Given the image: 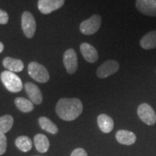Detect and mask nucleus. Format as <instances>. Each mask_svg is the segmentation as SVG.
<instances>
[{
    "mask_svg": "<svg viewBox=\"0 0 156 156\" xmlns=\"http://www.w3.org/2000/svg\"><path fill=\"white\" fill-rule=\"evenodd\" d=\"M9 21V15L7 12L0 9V24L5 25Z\"/></svg>",
    "mask_w": 156,
    "mask_h": 156,
    "instance_id": "5701e85b",
    "label": "nucleus"
},
{
    "mask_svg": "<svg viewBox=\"0 0 156 156\" xmlns=\"http://www.w3.org/2000/svg\"><path fill=\"white\" fill-rule=\"evenodd\" d=\"M39 125L43 129L48 133L56 134L58 132V128L54 123L51 121L47 117L41 116L38 119Z\"/></svg>",
    "mask_w": 156,
    "mask_h": 156,
    "instance_id": "a211bd4d",
    "label": "nucleus"
},
{
    "mask_svg": "<svg viewBox=\"0 0 156 156\" xmlns=\"http://www.w3.org/2000/svg\"><path fill=\"white\" fill-rule=\"evenodd\" d=\"M34 144L37 151L41 153L47 152L50 145L47 136L43 134H38L34 136Z\"/></svg>",
    "mask_w": 156,
    "mask_h": 156,
    "instance_id": "f3484780",
    "label": "nucleus"
},
{
    "mask_svg": "<svg viewBox=\"0 0 156 156\" xmlns=\"http://www.w3.org/2000/svg\"><path fill=\"white\" fill-rule=\"evenodd\" d=\"M71 156H87V154L83 148H76L73 151Z\"/></svg>",
    "mask_w": 156,
    "mask_h": 156,
    "instance_id": "b1692460",
    "label": "nucleus"
},
{
    "mask_svg": "<svg viewBox=\"0 0 156 156\" xmlns=\"http://www.w3.org/2000/svg\"><path fill=\"white\" fill-rule=\"evenodd\" d=\"M80 52L89 63H95L98 59V53L96 48L87 43H83L80 45Z\"/></svg>",
    "mask_w": 156,
    "mask_h": 156,
    "instance_id": "f8f14e48",
    "label": "nucleus"
},
{
    "mask_svg": "<svg viewBox=\"0 0 156 156\" xmlns=\"http://www.w3.org/2000/svg\"><path fill=\"white\" fill-rule=\"evenodd\" d=\"M14 119L11 115H4L0 117V134H6L11 129Z\"/></svg>",
    "mask_w": 156,
    "mask_h": 156,
    "instance_id": "412c9836",
    "label": "nucleus"
},
{
    "mask_svg": "<svg viewBox=\"0 0 156 156\" xmlns=\"http://www.w3.org/2000/svg\"><path fill=\"white\" fill-rule=\"evenodd\" d=\"M35 156H38V155H35Z\"/></svg>",
    "mask_w": 156,
    "mask_h": 156,
    "instance_id": "a878e982",
    "label": "nucleus"
},
{
    "mask_svg": "<svg viewBox=\"0 0 156 156\" xmlns=\"http://www.w3.org/2000/svg\"><path fill=\"white\" fill-rule=\"evenodd\" d=\"M7 137L5 134H0V155L5 153L7 150Z\"/></svg>",
    "mask_w": 156,
    "mask_h": 156,
    "instance_id": "4be33fe9",
    "label": "nucleus"
},
{
    "mask_svg": "<svg viewBox=\"0 0 156 156\" xmlns=\"http://www.w3.org/2000/svg\"><path fill=\"white\" fill-rule=\"evenodd\" d=\"M135 7L145 16L156 17V0H136Z\"/></svg>",
    "mask_w": 156,
    "mask_h": 156,
    "instance_id": "1a4fd4ad",
    "label": "nucleus"
},
{
    "mask_svg": "<svg viewBox=\"0 0 156 156\" xmlns=\"http://www.w3.org/2000/svg\"><path fill=\"white\" fill-rule=\"evenodd\" d=\"M15 103L20 112L24 113H29L34 109L32 101H29L24 98H17L15 100Z\"/></svg>",
    "mask_w": 156,
    "mask_h": 156,
    "instance_id": "6ab92c4d",
    "label": "nucleus"
},
{
    "mask_svg": "<svg viewBox=\"0 0 156 156\" xmlns=\"http://www.w3.org/2000/svg\"><path fill=\"white\" fill-rule=\"evenodd\" d=\"M1 80L9 92L18 93L23 89L21 79L16 74L10 71H4L1 73Z\"/></svg>",
    "mask_w": 156,
    "mask_h": 156,
    "instance_id": "f03ea898",
    "label": "nucleus"
},
{
    "mask_svg": "<svg viewBox=\"0 0 156 156\" xmlns=\"http://www.w3.org/2000/svg\"><path fill=\"white\" fill-rule=\"evenodd\" d=\"M119 69V64L115 60H108L98 68L96 75L100 79H104L114 75Z\"/></svg>",
    "mask_w": 156,
    "mask_h": 156,
    "instance_id": "0eeeda50",
    "label": "nucleus"
},
{
    "mask_svg": "<svg viewBox=\"0 0 156 156\" xmlns=\"http://www.w3.org/2000/svg\"><path fill=\"white\" fill-rule=\"evenodd\" d=\"M25 89L30 101L36 105H39L43 101V95L39 87L34 83L28 82L25 84Z\"/></svg>",
    "mask_w": 156,
    "mask_h": 156,
    "instance_id": "9b49d317",
    "label": "nucleus"
},
{
    "mask_svg": "<svg viewBox=\"0 0 156 156\" xmlns=\"http://www.w3.org/2000/svg\"><path fill=\"white\" fill-rule=\"evenodd\" d=\"M83 105L80 99L61 98L56 106V112L60 119L64 121H73L82 114Z\"/></svg>",
    "mask_w": 156,
    "mask_h": 156,
    "instance_id": "f257e3e1",
    "label": "nucleus"
},
{
    "mask_svg": "<svg viewBox=\"0 0 156 156\" xmlns=\"http://www.w3.org/2000/svg\"><path fill=\"white\" fill-rule=\"evenodd\" d=\"M137 114L139 118L145 124L152 126L156 123V114L148 103H144L140 104L137 108Z\"/></svg>",
    "mask_w": 156,
    "mask_h": 156,
    "instance_id": "39448f33",
    "label": "nucleus"
},
{
    "mask_svg": "<svg viewBox=\"0 0 156 156\" xmlns=\"http://www.w3.org/2000/svg\"><path fill=\"white\" fill-rule=\"evenodd\" d=\"M4 48H5V46H4V44L2 42H0V54H1L2 52L3 51Z\"/></svg>",
    "mask_w": 156,
    "mask_h": 156,
    "instance_id": "393cba45",
    "label": "nucleus"
},
{
    "mask_svg": "<svg viewBox=\"0 0 156 156\" xmlns=\"http://www.w3.org/2000/svg\"><path fill=\"white\" fill-rule=\"evenodd\" d=\"M117 141L122 145H131L136 142V136L135 134L128 130H119L116 134Z\"/></svg>",
    "mask_w": 156,
    "mask_h": 156,
    "instance_id": "ddd939ff",
    "label": "nucleus"
},
{
    "mask_svg": "<svg viewBox=\"0 0 156 156\" xmlns=\"http://www.w3.org/2000/svg\"><path fill=\"white\" fill-rule=\"evenodd\" d=\"M15 145L20 151L23 152H28L32 148V141L28 136H20L15 140Z\"/></svg>",
    "mask_w": 156,
    "mask_h": 156,
    "instance_id": "aec40b11",
    "label": "nucleus"
},
{
    "mask_svg": "<svg viewBox=\"0 0 156 156\" xmlns=\"http://www.w3.org/2000/svg\"><path fill=\"white\" fill-rule=\"evenodd\" d=\"M2 64L6 69L12 73H19L24 68V64L21 60L12 57H6L4 58Z\"/></svg>",
    "mask_w": 156,
    "mask_h": 156,
    "instance_id": "dca6fc26",
    "label": "nucleus"
},
{
    "mask_svg": "<svg viewBox=\"0 0 156 156\" xmlns=\"http://www.w3.org/2000/svg\"><path fill=\"white\" fill-rule=\"evenodd\" d=\"M140 46L145 50H152L156 48V30L150 31L142 36L140 41Z\"/></svg>",
    "mask_w": 156,
    "mask_h": 156,
    "instance_id": "2eb2a0df",
    "label": "nucleus"
},
{
    "mask_svg": "<svg viewBox=\"0 0 156 156\" xmlns=\"http://www.w3.org/2000/svg\"><path fill=\"white\" fill-rule=\"evenodd\" d=\"M21 23L25 36L28 38H33L36 30V22L34 15L28 11L24 12L22 15Z\"/></svg>",
    "mask_w": 156,
    "mask_h": 156,
    "instance_id": "423d86ee",
    "label": "nucleus"
},
{
    "mask_svg": "<svg viewBox=\"0 0 156 156\" xmlns=\"http://www.w3.org/2000/svg\"><path fill=\"white\" fill-rule=\"evenodd\" d=\"M97 122L100 129L104 133H109L114 129V120L108 115L104 114H100L98 116Z\"/></svg>",
    "mask_w": 156,
    "mask_h": 156,
    "instance_id": "4468645a",
    "label": "nucleus"
},
{
    "mask_svg": "<svg viewBox=\"0 0 156 156\" xmlns=\"http://www.w3.org/2000/svg\"><path fill=\"white\" fill-rule=\"evenodd\" d=\"M28 71L29 75L38 83H47L49 80V74L47 69L36 62H32L28 64Z\"/></svg>",
    "mask_w": 156,
    "mask_h": 156,
    "instance_id": "7ed1b4c3",
    "label": "nucleus"
},
{
    "mask_svg": "<svg viewBox=\"0 0 156 156\" xmlns=\"http://www.w3.org/2000/svg\"><path fill=\"white\" fill-rule=\"evenodd\" d=\"M65 0H38V8L44 15H48L52 12L61 8Z\"/></svg>",
    "mask_w": 156,
    "mask_h": 156,
    "instance_id": "9d476101",
    "label": "nucleus"
},
{
    "mask_svg": "<svg viewBox=\"0 0 156 156\" xmlns=\"http://www.w3.org/2000/svg\"><path fill=\"white\" fill-rule=\"evenodd\" d=\"M63 63L67 73L73 75L76 72L78 67L77 56L73 48H69L64 52Z\"/></svg>",
    "mask_w": 156,
    "mask_h": 156,
    "instance_id": "6e6552de",
    "label": "nucleus"
},
{
    "mask_svg": "<svg viewBox=\"0 0 156 156\" xmlns=\"http://www.w3.org/2000/svg\"><path fill=\"white\" fill-rule=\"evenodd\" d=\"M102 18L101 15H93L90 18L83 21L80 25V30L82 34L87 36H90L95 34L101 26Z\"/></svg>",
    "mask_w": 156,
    "mask_h": 156,
    "instance_id": "20e7f679",
    "label": "nucleus"
}]
</instances>
